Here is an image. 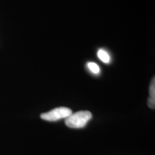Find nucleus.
<instances>
[{"label": "nucleus", "instance_id": "obj_5", "mask_svg": "<svg viewBox=\"0 0 155 155\" xmlns=\"http://www.w3.org/2000/svg\"><path fill=\"white\" fill-rule=\"evenodd\" d=\"M87 66H88V69L94 74H98L100 73V68L96 63L90 62V63H88V64H87Z\"/></svg>", "mask_w": 155, "mask_h": 155}, {"label": "nucleus", "instance_id": "obj_3", "mask_svg": "<svg viewBox=\"0 0 155 155\" xmlns=\"http://www.w3.org/2000/svg\"><path fill=\"white\" fill-rule=\"evenodd\" d=\"M148 105L151 108L154 109L155 106V79H153L151 81L150 87V98L148 99Z\"/></svg>", "mask_w": 155, "mask_h": 155}, {"label": "nucleus", "instance_id": "obj_4", "mask_svg": "<svg viewBox=\"0 0 155 155\" xmlns=\"http://www.w3.org/2000/svg\"><path fill=\"white\" fill-rule=\"evenodd\" d=\"M97 55H98V58H99V59L102 62H104V63H108L110 62V61H111L110 56H109V55H108V53H107V52L106 51V50H102V49L99 50L98 51Z\"/></svg>", "mask_w": 155, "mask_h": 155}, {"label": "nucleus", "instance_id": "obj_1", "mask_svg": "<svg viewBox=\"0 0 155 155\" xmlns=\"http://www.w3.org/2000/svg\"><path fill=\"white\" fill-rule=\"evenodd\" d=\"M92 114L88 111H81L72 114L65 119V124L73 129H81L91 119Z\"/></svg>", "mask_w": 155, "mask_h": 155}, {"label": "nucleus", "instance_id": "obj_2", "mask_svg": "<svg viewBox=\"0 0 155 155\" xmlns=\"http://www.w3.org/2000/svg\"><path fill=\"white\" fill-rule=\"evenodd\" d=\"M73 114L72 110L67 107H58L51 111L43 113L40 115L42 119L48 121H56L63 119H67Z\"/></svg>", "mask_w": 155, "mask_h": 155}]
</instances>
